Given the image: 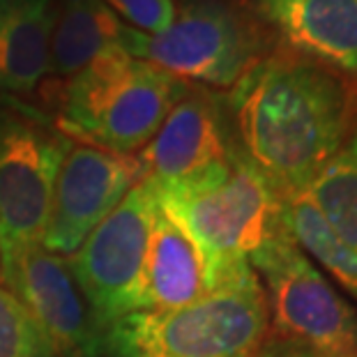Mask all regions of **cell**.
I'll use <instances>...</instances> for the list:
<instances>
[{
    "instance_id": "6",
    "label": "cell",
    "mask_w": 357,
    "mask_h": 357,
    "mask_svg": "<svg viewBox=\"0 0 357 357\" xmlns=\"http://www.w3.org/2000/svg\"><path fill=\"white\" fill-rule=\"evenodd\" d=\"M249 265L263 286L272 337L325 357H357V307L302 252L284 215Z\"/></svg>"
},
{
    "instance_id": "9",
    "label": "cell",
    "mask_w": 357,
    "mask_h": 357,
    "mask_svg": "<svg viewBox=\"0 0 357 357\" xmlns=\"http://www.w3.org/2000/svg\"><path fill=\"white\" fill-rule=\"evenodd\" d=\"M0 275L28 311L47 357H100L104 330L95 321L65 258L30 245L0 265Z\"/></svg>"
},
{
    "instance_id": "2",
    "label": "cell",
    "mask_w": 357,
    "mask_h": 357,
    "mask_svg": "<svg viewBox=\"0 0 357 357\" xmlns=\"http://www.w3.org/2000/svg\"><path fill=\"white\" fill-rule=\"evenodd\" d=\"M150 187L201 249L210 291L252 268L249 258L281 224L284 199L240 148L201 176Z\"/></svg>"
},
{
    "instance_id": "14",
    "label": "cell",
    "mask_w": 357,
    "mask_h": 357,
    "mask_svg": "<svg viewBox=\"0 0 357 357\" xmlns=\"http://www.w3.org/2000/svg\"><path fill=\"white\" fill-rule=\"evenodd\" d=\"M53 0H0V90L28 95L51 74Z\"/></svg>"
},
{
    "instance_id": "15",
    "label": "cell",
    "mask_w": 357,
    "mask_h": 357,
    "mask_svg": "<svg viewBox=\"0 0 357 357\" xmlns=\"http://www.w3.org/2000/svg\"><path fill=\"white\" fill-rule=\"evenodd\" d=\"M127 28L104 0H67L51 40V72L74 77L104 53L123 51Z\"/></svg>"
},
{
    "instance_id": "17",
    "label": "cell",
    "mask_w": 357,
    "mask_h": 357,
    "mask_svg": "<svg viewBox=\"0 0 357 357\" xmlns=\"http://www.w3.org/2000/svg\"><path fill=\"white\" fill-rule=\"evenodd\" d=\"M307 196L341 240L357 252V123L332 162L309 185Z\"/></svg>"
},
{
    "instance_id": "20",
    "label": "cell",
    "mask_w": 357,
    "mask_h": 357,
    "mask_svg": "<svg viewBox=\"0 0 357 357\" xmlns=\"http://www.w3.org/2000/svg\"><path fill=\"white\" fill-rule=\"evenodd\" d=\"M256 357H325V355H318L314 351H307V348H302V346L281 341L268 332V339H265V344H263L261 351H258Z\"/></svg>"
},
{
    "instance_id": "12",
    "label": "cell",
    "mask_w": 357,
    "mask_h": 357,
    "mask_svg": "<svg viewBox=\"0 0 357 357\" xmlns=\"http://www.w3.org/2000/svg\"><path fill=\"white\" fill-rule=\"evenodd\" d=\"M284 47L357 79V0H252Z\"/></svg>"
},
{
    "instance_id": "18",
    "label": "cell",
    "mask_w": 357,
    "mask_h": 357,
    "mask_svg": "<svg viewBox=\"0 0 357 357\" xmlns=\"http://www.w3.org/2000/svg\"><path fill=\"white\" fill-rule=\"evenodd\" d=\"M0 357H47L24 305L0 284Z\"/></svg>"
},
{
    "instance_id": "3",
    "label": "cell",
    "mask_w": 357,
    "mask_h": 357,
    "mask_svg": "<svg viewBox=\"0 0 357 357\" xmlns=\"http://www.w3.org/2000/svg\"><path fill=\"white\" fill-rule=\"evenodd\" d=\"M270 332L268 305L249 268L178 309L134 311L104 328L106 357H256Z\"/></svg>"
},
{
    "instance_id": "19",
    "label": "cell",
    "mask_w": 357,
    "mask_h": 357,
    "mask_svg": "<svg viewBox=\"0 0 357 357\" xmlns=\"http://www.w3.org/2000/svg\"><path fill=\"white\" fill-rule=\"evenodd\" d=\"M125 26L143 35H159L173 24L178 0H104Z\"/></svg>"
},
{
    "instance_id": "13",
    "label": "cell",
    "mask_w": 357,
    "mask_h": 357,
    "mask_svg": "<svg viewBox=\"0 0 357 357\" xmlns=\"http://www.w3.org/2000/svg\"><path fill=\"white\" fill-rule=\"evenodd\" d=\"M208 291V270L201 249L155 196L141 311L187 307Z\"/></svg>"
},
{
    "instance_id": "5",
    "label": "cell",
    "mask_w": 357,
    "mask_h": 357,
    "mask_svg": "<svg viewBox=\"0 0 357 357\" xmlns=\"http://www.w3.org/2000/svg\"><path fill=\"white\" fill-rule=\"evenodd\" d=\"M277 44L252 0H182L164 33L127 28L123 51L182 83L231 90Z\"/></svg>"
},
{
    "instance_id": "8",
    "label": "cell",
    "mask_w": 357,
    "mask_h": 357,
    "mask_svg": "<svg viewBox=\"0 0 357 357\" xmlns=\"http://www.w3.org/2000/svg\"><path fill=\"white\" fill-rule=\"evenodd\" d=\"M153 210V187L139 180L70 256L72 277L102 330L141 311Z\"/></svg>"
},
{
    "instance_id": "10",
    "label": "cell",
    "mask_w": 357,
    "mask_h": 357,
    "mask_svg": "<svg viewBox=\"0 0 357 357\" xmlns=\"http://www.w3.org/2000/svg\"><path fill=\"white\" fill-rule=\"evenodd\" d=\"M141 178L136 155L74 143L58 171L42 247L60 258L72 256Z\"/></svg>"
},
{
    "instance_id": "4",
    "label": "cell",
    "mask_w": 357,
    "mask_h": 357,
    "mask_svg": "<svg viewBox=\"0 0 357 357\" xmlns=\"http://www.w3.org/2000/svg\"><path fill=\"white\" fill-rule=\"evenodd\" d=\"M187 83L125 51L104 53L65 81L58 129L70 139L120 155L146 148Z\"/></svg>"
},
{
    "instance_id": "1",
    "label": "cell",
    "mask_w": 357,
    "mask_h": 357,
    "mask_svg": "<svg viewBox=\"0 0 357 357\" xmlns=\"http://www.w3.org/2000/svg\"><path fill=\"white\" fill-rule=\"evenodd\" d=\"M240 153L272 189L307 192L357 123V79L277 44L231 88Z\"/></svg>"
},
{
    "instance_id": "16",
    "label": "cell",
    "mask_w": 357,
    "mask_h": 357,
    "mask_svg": "<svg viewBox=\"0 0 357 357\" xmlns=\"http://www.w3.org/2000/svg\"><path fill=\"white\" fill-rule=\"evenodd\" d=\"M281 215L302 252L321 265L341 291L357 302V252L341 240L307 192L286 196L281 203Z\"/></svg>"
},
{
    "instance_id": "7",
    "label": "cell",
    "mask_w": 357,
    "mask_h": 357,
    "mask_svg": "<svg viewBox=\"0 0 357 357\" xmlns=\"http://www.w3.org/2000/svg\"><path fill=\"white\" fill-rule=\"evenodd\" d=\"M72 146L60 129L0 106V265L42 245L53 187Z\"/></svg>"
},
{
    "instance_id": "11",
    "label": "cell",
    "mask_w": 357,
    "mask_h": 357,
    "mask_svg": "<svg viewBox=\"0 0 357 357\" xmlns=\"http://www.w3.org/2000/svg\"><path fill=\"white\" fill-rule=\"evenodd\" d=\"M219 104L208 90L187 88L146 148L136 153L143 178L164 185L205 173L233 153Z\"/></svg>"
}]
</instances>
